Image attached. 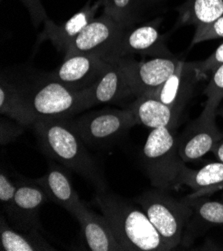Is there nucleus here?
Listing matches in <instances>:
<instances>
[{
  "mask_svg": "<svg viewBox=\"0 0 223 251\" xmlns=\"http://www.w3.org/2000/svg\"><path fill=\"white\" fill-rule=\"evenodd\" d=\"M43 152L90 180L97 191L106 190L103 175L85 142L67 118H40L32 125Z\"/></svg>",
  "mask_w": 223,
  "mask_h": 251,
  "instance_id": "f257e3e1",
  "label": "nucleus"
},
{
  "mask_svg": "<svg viewBox=\"0 0 223 251\" xmlns=\"http://www.w3.org/2000/svg\"><path fill=\"white\" fill-rule=\"evenodd\" d=\"M95 202L109 220L124 250L167 251L162 237L142 208L114 193L97 191Z\"/></svg>",
  "mask_w": 223,
  "mask_h": 251,
  "instance_id": "f03ea898",
  "label": "nucleus"
},
{
  "mask_svg": "<svg viewBox=\"0 0 223 251\" xmlns=\"http://www.w3.org/2000/svg\"><path fill=\"white\" fill-rule=\"evenodd\" d=\"M169 128L148 134L142 149V163L153 186L168 190L180 187L185 162L178 152V137Z\"/></svg>",
  "mask_w": 223,
  "mask_h": 251,
  "instance_id": "7ed1b4c3",
  "label": "nucleus"
},
{
  "mask_svg": "<svg viewBox=\"0 0 223 251\" xmlns=\"http://www.w3.org/2000/svg\"><path fill=\"white\" fill-rule=\"evenodd\" d=\"M135 202L149 218L169 250L182 242L192 213L186 197L177 199L158 188L139 195Z\"/></svg>",
  "mask_w": 223,
  "mask_h": 251,
  "instance_id": "20e7f679",
  "label": "nucleus"
},
{
  "mask_svg": "<svg viewBox=\"0 0 223 251\" xmlns=\"http://www.w3.org/2000/svg\"><path fill=\"white\" fill-rule=\"evenodd\" d=\"M22 91L37 119L68 118L85 110L82 91H74L51 79L46 78Z\"/></svg>",
  "mask_w": 223,
  "mask_h": 251,
  "instance_id": "39448f33",
  "label": "nucleus"
},
{
  "mask_svg": "<svg viewBox=\"0 0 223 251\" xmlns=\"http://www.w3.org/2000/svg\"><path fill=\"white\" fill-rule=\"evenodd\" d=\"M70 123L82 140L92 147L105 146L137 125L129 108L93 111L70 119Z\"/></svg>",
  "mask_w": 223,
  "mask_h": 251,
  "instance_id": "423d86ee",
  "label": "nucleus"
},
{
  "mask_svg": "<svg viewBox=\"0 0 223 251\" xmlns=\"http://www.w3.org/2000/svg\"><path fill=\"white\" fill-rule=\"evenodd\" d=\"M180 59L174 57H154L147 61H136L130 57L116 61L121 67L134 97L157 91L174 72Z\"/></svg>",
  "mask_w": 223,
  "mask_h": 251,
  "instance_id": "0eeeda50",
  "label": "nucleus"
},
{
  "mask_svg": "<svg viewBox=\"0 0 223 251\" xmlns=\"http://www.w3.org/2000/svg\"><path fill=\"white\" fill-rule=\"evenodd\" d=\"M141 54L153 57H174L166 46L163 36L154 24L126 27L103 56L106 61Z\"/></svg>",
  "mask_w": 223,
  "mask_h": 251,
  "instance_id": "6e6552de",
  "label": "nucleus"
},
{
  "mask_svg": "<svg viewBox=\"0 0 223 251\" xmlns=\"http://www.w3.org/2000/svg\"><path fill=\"white\" fill-rule=\"evenodd\" d=\"M125 28L105 13L94 18L70 43L64 58L77 54H97L103 58Z\"/></svg>",
  "mask_w": 223,
  "mask_h": 251,
  "instance_id": "1a4fd4ad",
  "label": "nucleus"
},
{
  "mask_svg": "<svg viewBox=\"0 0 223 251\" xmlns=\"http://www.w3.org/2000/svg\"><path fill=\"white\" fill-rule=\"evenodd\" d=\"M109 62L97 54H77L67 58L46 78L57 81L74 91L91 86L108 67Z\"/></svg>",
  "mask_w": 223,
  "mask_h": 251,
  "instance_id": "9d476101",
  "label": "nucleus"
},
{
  "mask_svg": "<svg viewBox=\"0 0 223 251\" xmlns=\"http://www.w3.org/2000/svg\"><path fill=\"white\" fill-rule=\"evenodd\" d=\"M216 114L217 112L203 109L199 117L189 123L178 137V152L185 163L200 159L223 138L215 122Z\"/></svg>",
  "mask_w": 223,
  "mask_h": 251,
  "instance_id": "9b49d317",
  "label": "nucleus"
},
{
  "mask_svg": "<svg viewBox=\"0 0 223 251\" xmlns=\"http://www.w3.org/2000/svg\"><path fill=\"white\" fill-rule=\"evenodd\" d=\"M15 183L14 208L9 219L19 230H38L40 228L39 210L49 201V198L36 179L18 176Z\"/></svg>",
  "mask_w": 223,
  "mask_h": 251,
  "instance_id": "f8f14e48",
  "label": "nucleus"
},
{
  "mask_svg": "<svg viewBox=\"0 0 223 251\" xmlns=\"http://www.w3.org/2000/svg\"><path fill=\"white\" fill-rule=\"evenodd\" d=\"M200 77L195 67V62L179 60L173 72L164 84L151 95L158 98L162 103L170 107L178 116L190 100L195 83Z\"/></svg>",
  "mask_w": 223,
  "mask_h": 251,
  "instance_id": "ddd939ff",
  "label": "nucleus"
},
{
  "mask_svg": "<svg viewBox=\"0 0 223 251\" xmlns=\"http://www.w3.org/2000/svg\"><path fill=\"white\" fill-rule=\"evenodd\" d=\"M108 62L109 65L101 76L82 91L85 109L99 104L118 102L133 96L119 64L116 61Z\"/></svg>",
  "mask_w": 223,
  "mask_h": 251,
  "instance_id": "4468645a",
  "label": "nucleus"
},
{
  "mask_svg": "<svg viewBox=\"0 0 223 251\" xmlns=\"http://www.w3.org/2000/svg\"><path fill=\"white\" fill-rule=\"evenodd\" d=\"M81 225L86 243L92 251H122L111 224L105 215H100L87 206L80 208L74 215Z\"/></svg>",
  "mask_w": 223,
  "mask_h": 251,
  "instance_id": "2eb2a0df",
  "label": "nucleus"
},
{
  "mask_svg": "<svg viewBox=\"0 0 223 251\" xmlns=\"http://www.w3.org/2000/svg\"><path fill=\"white\" fill-rule=\"evenodd\" d=\"M46 192L49 200L69 211L73 216L85 204L74 189L65 169L51 162L47 172L36 179Z\"/></svg>",
  "mask_w": 223,
  "mask_h": 251,
  "instance_id": "dca6fc26",
  "label": "nucleus"
},
{
  "mask_svg": "<svg viewBox=\"0 0 223 251\" xmlns=\"http://www.w3.org/2000/svg\"><path fill=\"white\" fill-rule=\"evenodd\" d=\"M101 3L102 0L94 5L88 3L62 24H56L49 19L44 23V29L38 38V43L50 40L59 51L65 52L73 39L95 18L98 7Z\"/></svg>",
  "mask_w": 223,
  "mask_h": 251,
  "instance_id": "f3484780",
  "label": "nucleus"
},
{
  "mask_svg": "<svg viewBox=\"0 0 223 251\" xmlns=\"http://www.w3.org/2000/svg\"><path fill=\"white\" fill-rule=\"evenodd\" d=\"M186 199L192 213L181 242L184 245H188L195 237L203 233L209 227L223 225V200L215 201L205 198V196H187Z\"/></svg>",
  "mask_w": 223,
  "mask_h": 251,
  "instance_id": "a211bd4d",
  "label": "nucleus"
},
{
  "mask_svg": "<svg viewBox=\"0 0 223 251\" xmlns=\"http://www.w3.org/2000/svg\"><path fill=\"white\" fill-rule=\"evenodd\" d=\"M128 108L132 111L137 124H142L151 130L164 127L174 130L179 120L174 111L151 94L137 97Z\"/></svg>",
  "mask_w": 223,
  "mask_h": 251,
  "instance_id": "6ab92c4d",
  "label": "nucleus"
},
{
  "mask_svg": "<svg viewBox=\"0 0 223 251\" xmlns=\"http://www.w3.org/2000/svg\"><path fill=\"white\" fill-rule=\"evenodd\" d=\"M186 185L193 190L188 197L209 196L223 189V163L213 162L194 170L184 167L180 177V186Z\"/></svg>",
  "mask_w": 223,
  "mask_h": 251,
  "instance_id": "aec40b11",
  "label": "nucleus"
},
{
  "mask_svg": "<svg viewBox=\"0 0 223 251\" xmlns=\"http://www.w3.org/2000/svg\"><path fill=\"white\" fill-rule=\"evenodd\" d=\"M0 112L25 127L32 126L37 120L22 89L3 77L0 83Z\"/></svg>",
  "mask_w": 223,
  "mask_h": 251,
  "instance_id": "412c9836",
  "label": "nucleus"
},
{
  "mask_svg": "<svg viewBox=\"0 0 223 251\" xmlns=\"http://www.w3.org/2000/svg\"><path fill=\"white\" fill-rule=\"evenodd\" d=\"M0 240L3 251H52L55 250L38 233L12 228L2 215L0 219Z\"/></svg>",
  "mask_w": 223,
  "mask_h": 251,
  "instance_id": "4be33fe9",
  "label": "nucleus"
},
{
  "mask_svg": "<svg viewBox=\"0 0 223 251\" xmlns=\"http://www.w3.org/2000/svg\"><path fill=\"white\" fill-rule=\"evenodd\" d=\"M179 25H198L212 22L223 15V0H185L177 7Z\"/></svg>",
  "mask_w": 223,
  "mask_h": 251,
  "instance_id": "5701e85b",
  "label": "nucleus"
},
{
  "mask_svg": "<svg viewBox=\"0 0 223 251\" xmlns=\"http://www.w3.org/2000/svg\"><path fill=\"white\" fill-rule=\"evenodd\" d=\"M145 0H102L104 13L125 27L132 26Z\"/></svg>",
  "mask_w": 223,
  "mask_h": 251,
  "instance_id": "b1692460",
  "label": "nucleus"
},
{
  "mask_svg": "<svg viewBox=\"0 0 223 251\" xmlns=\"http://www.w3.org/2000/svg\"><path fill=\"white\" fill-rule=\"evenodd\" d=\"M212 72L211 79L204 90L207 97L204 109L217 112L219 103L223 99V64Z\"/></svg>",
  "mask_w": 223,
  "mask_h": 251,
  "instance_id": "393cba45",
  "label": "nucleus"
},
{
  "mask_svg": "<svg viewBox=\"0 0 223 251\" xmlns=\"http://www.w3.org/2000/svg\"><path fill=\"white\" fill-rule=\"evenodd\" d=\"M218 38H223V15L212 22L196 26L191 46Z\"/></svg>",
  "mask_w": 223,
  "mask_h": 251,
  "instance_id": "a878e982",
  "label": "nucleus"
},
{
  "mask_svg": "<svg viewBox=\"0 0 223 251\" xmlns=\"http://www.w3.org/2000/svg\"><path fill=\"white\" fill-rule=\"evenodd\" d=\"M16 193V183L1 171L0 174V201L3 206L4 211L8 216L11 215L14 208V199Z\"/></svg>",
  "mask_w": 223,
  "mask_h": 251,
  "instance_id": "bb28decb",
  "label": "nucleus"
},
{
  "mask_svg": "<svg viewBox=\"0 0 223 251\" xmlns=\"http://www.w3.org/2000/svg\"><path fill=\"white\" fill-rule=\"evenodd\" d=\"M223 64V43L217 47L215 51L205 60L195 62V67L198 73L201 75L206 74L208 71H214L217 67Z\"/></svg>",
  "mask_w": 223,
  "mask_h": 251,
  "instance_id": "cd10ccee",
  "label": "nucleus"
},
{
  "mask_svg": "<svg viewBox=\"0 0 223 251\" xmlns=\"http://www.w3.org/2000/svg\"><path fill=\"white\" fill-rule=\"evenodd\" d=\"M24 127L22 124L16 122V121H8L5 119H1V144H7L14 139H16L18 136L22 134L24 131Z\"/></svg>",
  "mask_w": 223,
  "mask_h": 251,
  "instance_id": "c85d7f7f",
  "label": "nucleus"
},
{
  "mask_svg": "<svg viewBox=\"0 0 223 251\" xmlns=\"http://www.w3.org/2000/svg\"><path fill=\"white\" fill-rule=\"evenodd\" d=\"M27 8L32 22L35 26H38L41 23H45L49 20L47 13L41 3V0H20Z\"/></svg>",
  "mask_w": 223,
  "mask_h": 251,
  "instance_id": "c756f323",
  "label": "nucleus"
},
{
  "mask_svg": "<svg viewBox=\"0 0 223 251\" xmlns=\"http://www.w3.org/2000/svg\"><path fill=\"white\" fill-rule=\"evenodd\" d=\"M211 152L214 153L219 162L223 163V138L216 142V144L211 149Z\"/></svg>",
  "mask_w": 223,
  "mask_h": 251,
  "instance_id": "7c9ffc66",
  "label": "nucleus"
},
{
  "mask_svg": "<svg viewBox=\"0 0 223 251\" xmlns=\"http://www.w3.org/2000/svg\"><path fill=\"white\" fill-rule=\"evenodd\" d=\"M159 1H162V0H145V3L150 4V3H156V2H159Z\"/></svg>",
  "mask_w": 223,
  "mask_h": 251,
  "instance_id": "2f4dec72",
  "label": "nucleus"
},
{
  "mask_svg": "<svg viewBox=\"0 0 223 251\" xmlns=\"http://www.w3.org/2000/svg\"><path fill=\"white\" fill-rule=\"evenodd\" d=\"M217 113H219L220 115H222V116H223V109H222V110H220V111H218V110H217Z\"/></svg>",
  "mask_w": 223,
  "mask_h": 251,
  "instance_id": "473e14b6",
  "label": "nucleus"
}]
</instances>
